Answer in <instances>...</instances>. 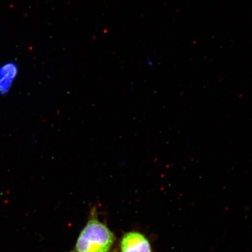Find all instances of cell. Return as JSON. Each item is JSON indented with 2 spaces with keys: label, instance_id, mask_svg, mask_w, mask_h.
<instances>
[{
  "label": "cell",
  "instance_id": "2",
  "mask_svg": "<svg viewBox=\"0 0 252 252\" xmlns=\"http://www.w3.org/2000/svg\"><path fill=\"white\" fill-rule=\"evenodd\" d=\"M121 248V252H153L149 239L137 232L126 233L122 239Z\"/></svg>",
  "mask_w": 252,
  "mask_h": 252
},
{
  "label": "cell",
  "instance_id": "3",
  "mask_svg": "<svg viewBox=\"0 0 252 252\" xmlns=\"http://www.w3.org/2000/svg\"><path fill=\"white\" fill-rule=\"evenodd\" d=\"M18 74V67L14 63H8L0 68V94L5 95L9 92Z\"/></svg>",
  "mask_w": 252,
  "mask_h": 252
},
{
  "label": "cell",
  "instance_id": "1",
  "mask_svg": "<svg viewBox=\"0 0 252 252\" xmlns=\"http://www.w3.org/2000/svg\"><path fill=\"white\" fill-rule=\"evenodd\" d=\"M115 241L114 234L100 221L96 207H94L71 252H109Z\"/></svg>",
  "mask_w": 252,
  "mask_h": 252
}]
</instances>
